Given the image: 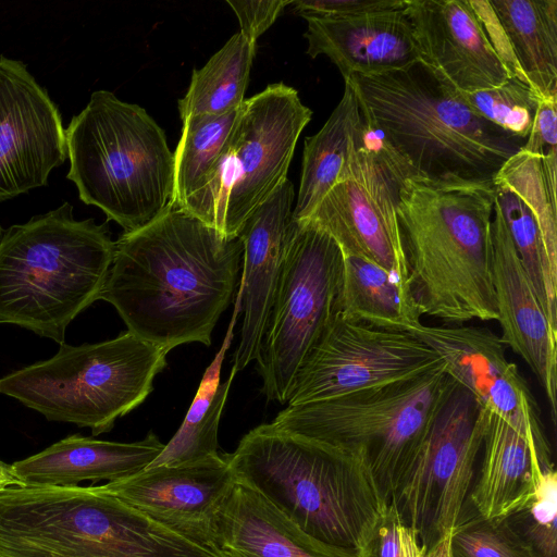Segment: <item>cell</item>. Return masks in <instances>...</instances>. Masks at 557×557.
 I'll use <instances>...</instances> for the list:
<instances>
[{
  "label": "cell",
  "mask_w": 557,
  "mask_h": 557,
  "mask_svg": "<svg viewBox=\"0 0 557 557\" xmlns=\"http://www.w3.org/2000/svg\"><path fill=\"white\" fill-rule=\"evenodd\" d=\"M242 260L238 237L169 205L115 242L99 299L116 309L128 332L168 352L187 343L210 346Z\"/></svg>",
  "instance_id": "6da1fadb"
},
{
  "label": "cell",
  "mask_w": 557,
  "mask_h": 557,
  "mask_svg": "<svg viewBox=\"0 0 557 557\" xmlns=\"http://www.w3.org/2000/svg\"><path fill=\"white\" fill-rule=\"evenodd\" d=\"M362 114L421 180L487 185L527 139L479 116L459 90L422 60L379 75H351Z\"/></svg>",
  "instance_id": "7a4b0ae2"
},
{
  "label": "cell",
  "mask_w": 557,
  "mask_h": 557,
  "mask_svg": "<svg viewBox=\"0 0 557 557\" xmlns=\"http://www.w3.org/2000/svg\"><path fill=\"white\" fill-rule=\"evenodd\" d=\"M495 187L407 180L396 203L410 294L445 325L497 320L491 220Z\"/></svg>",
  "instance_id": "3957f363"
},
{
  "label": "cell",
  "mask_w": 557,
  "mask_h": 557,
  "mask_svg": "<svg viewBox=\"0 0 557 557\" xmlns=\"http://www.w3.org/2000/svg\"><path fill=\"white\" fill-rule=\"evenodd\" d=\"M225 457L236 483L315 541L356 556L387 504L366 463L271 423L250 430Z\"/></svg>",
  "instance_id": "277c9868"
},
{
  "label": "cell",
  "mask_w": 557,
  "mask_h": 557,
  "mask_svg": "<svg viewBox=\"0 0 557 557\" xmlns=\"http://www.w3.org/2000/svg\"><path fill=\"white\" fill-rule=\"evenodd\" d=\"M114 252L108 227L76 220L70 202L0 226V323L63 344L69 324L99 299Z\"/></svg>",
  "instance_id": "5b68a950"
},
{
  "label": "cell",
  "mask_w": 557,
  "mask_h": 557,
  "mask_svg": "<svg viewBox=\"0 0 557 557\" xmlns=\"http://www.w3.org/2000/svg\"><path fill=\"white\" fill-rule=\"evenodd\" d=\"M66 178L79 199L124 233L157 219L170 205L174 157L163 129L138 104L97 90L65 128Z\"/></svg>",
  "instance_id": "8992f818"
},
{
  "label": "cell",
  "mask_w": 557,
  "mask_h": 557,
  "mask_svg": "<svg viewBox=\"0 0 557 557\" xmlns=\"http://www.w3.org/2000/svg\"><path fill=\"white\" fill-rule=\"evenodd\" d=\"M455 384L442 361L411 380L286 406L271 424L362 461L389 503Z\"/></svg>",
  "instance_id": "52a82bcc"
},
{
  "label": "cell",
  "mask_w": 557,
  "mask_h": 557,
  "mask_svg": "<svg viewBox=\"0 0 557 557\" xmlns=\"http://www.w3.org/2000/svg\"><path fill=\"white\" fill-rule=\"evenodd\" d=\"M166 355L128 331L95 344L63 343L52 358L1 377L0 393L50 421L89 428L96 436L146 400Z\"/></svg>",
  "instance_id": "ba28073f"
},
{
  "label": "cell",
  "mask_w": 557,
  "mask_h": 557,
  "mask_svg": "<svg viewBox=\"0 0 557 557\" xmlns=\"http://www.w3.org/2000/svg\"><path fill=\"white\" fill-rule=\"evenodd\" d=\"M410 178L411 166L361 113L338 181L304 221L327 233L343 255L369 260L408 285L396 203Z\"/></svg>",
  "instance_id": "9c48e42d"
},
{
  "label": "cell",
  "mask_w": 557,
  "mask_h": 557,
  "mask_svg": "<svg viewBox=\"0 0 557 557\" xmlns=\"http://www.w3.org/2000/svg\"><path fill=\"white\" fill-rule=\"evenodd\" d=\"M343 253L308 221H293L257 357L262 393L286 404L295 375L336 312Z\"/></svg>",
  "instance_id": "30bf717a"
},
{
  "label": "cell",
  "mask_w": 557,
  "mask_h": 557,
  "mask_svg": "<svg viewBox=\"0 0 557 557\" xmlns=\"http://www.w3.org/2000/svg\"><path fill=\"white\" fill-rule=\"evenodd\" d=\"M487 422L488 411L456 383L392 495L426 549L451 534L468 506Z\"/></svg>",
  "instance_id": "8fae6325"
},
{
  "label": "cell",
  "mask_w": 557,
  "mask_h": 557,
  "mask_svg": "<svg viewBox=\"0 0 557 557\" xmlns=\"http://www.w3.org/2000/svg\"><path fill=\"white\" fill-rule=\"evenodd\" d=\"M441 363L436 352L410 333L352 322L335 312L298 369L286 405L411 380Z\"/></svg>",
  "instance_id": "7c38bea8"
},
{
  "label": "cell",
  "mask_w": 557,
  "mask_h": 557,
  "mask_svg": "<svg viewBox=\"0 0 557 557\" xmlns=\"http://www.w3.org/2000/svg\"><path fill=\"white\" fill-rule=\"evenodd\" d=\"M311 116L297 90L283 83L242 103L227 158L230 190L222 234L237 237L249 213L287 178L297 140Z\"/></svg>",
  "instance_id": "4fadbf2b"
},
{
  "label": "cell",
  "mask_w": 557,
  "mask_h": 557,
  "mask_svg": "<svg viewBox=\"0 0 557 557\" xmlns=\"http://www.w3.org/2000/svg\"><path fill=\"white\" fill-rule=\"evenodd\" d=\"M67 158L58 107L20 60L0 54V202L46 186Z\"/></svg>",
  "instance_id": "5bb4252c"
},
{
  "label": "cell",
  "mask_w": 557,
  "mask_h": 557,
  "mask_svg": "<svg viewBox=\"0 0 557 557\" xmlns=\"http://www.w3.org/2000/svg\"><path fill=\"white\" fill-rule=\"evenodd\" d=\"M408 333L441 358L448 375L479 404L553 453L537 403L516 363L510 362L500 337L487 327L426 325Z\"/></svg>",
  "instance_id": "9a60e30c"
},
{
  "label": "cell",
  "mask_w": 557,
  "mask_h": 557,
  "mask_svg": "<svg viewBox=\"0 0 557 557\" xmlns=\"http://www.w3.org/2000/svg\"><path fill=\"white\" fill-rule=\"evenodd\" d=\"M234 485L225 454H218L191 465L146 468L98 486L190 541L218 549L220 512Z\"/></svg>",
  "instance_id": "2e32d148"
},
{
  "label": "cell",
  "mask_w": 557,
  "mask_h": 557,
  "mask_svg": "<svg viewBox=\"0 0 557 557\" xmlns=\"http://www.w3.org/2000/svg\"><path fill=\"white\" fill-rule=\"evenodd\" d=\"M492 275L499 336L528 364L546 395L552 421L557 418V330L535 295L494 201L491 220Z\"/></svg>",
  "instance_id": "e0dca14e"
},
{
  "label": "cell",
  "mask_w": 557,
  "mask_h": 557,
  "mask_svg": "<svg viewBox=\"0 0 557 557\" xmlns=\"http://www.w3.org/2000/svg\"><path fill=\"white\" fill-rule=\"evenodd\" d=\"M405 13L421 60L459 91L494 88L511 77L470 0H407Z\"/></svg>",
  "instance_id": "ac0fdd59"
},
{
  "label": "cell",
  "mask_w": 557,
  "mask_h": 557,
  "mask_svg": "<svg viewBox=\"0 0 557 557\" xmlns=\"http://www.w3.org/2000/svg\"><path fill=\"white\" fill-rule=\"evenodd\" d=\"M294 198L286 178L249 213L237 236L243 245L244 312L233 360L237 372L258 357L294 221Z\"/></svg>",
  "instance_id": "d6986e66"
},
{
  "label": "cell",
  "mask_w": 557,
  "mask_h": 557,
  "mask_svg": "<svg viewBox=\"0 0 557 557\" xmlns=\"http://www.w3.org/2000/svg\"><path fill=\"white\" fill-rule=\"evenodd\" d=\"M306 21L307 53L312 59L326 55L344 79L401 70L421 60L405 9Z\"/></svg>",
  "instance_id": "ffe728a7"
},
{
  "label": "cell",
  "mask_w": 557,
  "mask_h": 557,
  "mask_svg": "<svg viewBox=\"0 0 557 557\" xmlns=\"http://www.w3.org/2000/svg\"><path fill=\"white\" fill-rule=\"evenodd\" d=\"M164 444L150 431L132 443L66 436L46 449L11 465L22 485L76 486L112 482L145 470Z\"/></svg>",
  "instance_id": "44dd1931"
},
{
  "label": "cell",
  "mask_w": 557,
  "mask_h": 557,
  "mask_svg": "<svg viewBox=\"0 0 557 557\" xmlns=\"http://www.w3.org/2000/svg\"><path fill=\"white\" fill-rule=\"evenodd\" d=\"M555 467L553 454L533 437L488 412L479 472L468 505L479 516H507L531 493L541 471Z\"/></svg>",
  "instance_id": "7402d4cb"
},
{
  "label": "cell",
  "mask_w": 557,
  "mask_h": 557,
  "mask_svg": "<svg viewBox=\"0 0 557 557\" xmlns=\"http://www.w3.org/2000/svg\"><path fill=\"white\" fill-rule=\"evenodd\" d=\"M216 547L225 557H357L315 541L236 482L220 512Z\"/></svg>",
  "instance_id": "603a6c76"
},
{
  "label": "cell",
  "mask_w": 557,
  "mask_h": 557,
  "mask_svg": "<svg viewBox=\"0 0 557 557\" xmlns=\"http://www.w3.org/2000/svg\"><path fill=\"white\" fill-rule=\"evenodd\" d=\"M518 77L557 97V0H488Z\"/></svg>",
  "instance_id": "cb8c5ba5"
},
{
  "label": "cell",
  "mask_w": 557,
  "mask_h": 557,
  "mask_svg": "<svg viewBox=\"0 0 557 557\" xmlns=\"http://www.w3.org/2000/svg\"><path fill=\"white\" fill-rule=\"evenodd\" d=\"M336 312L369 326L409 332L421 323V312L409 286L377 264L343 255Z\"/></svg>",
  "instance_id": "d4e9b609"
},
{
  "label": "cell",
  "mask_w": 557,
  "mask_h": 557,
  "mask_svg": "<svg viewBox=\"0 0 557 557\" xmlns=\"http://www.w3.org/2000/svg\"><path fill=\"white\" fill-rule=\"evenodd\" d=\"M243 286L234 304V310L223 344L206 369L186 417L162 451L147 467L191 465L218 455V430L222 411L237 371L221 382V368L227 348L232 344L234 326L242 311Z\"/></svg>",
  "instance_id": "484cf974"
},
{
  "label": "cell",
  "mask_w": 557,
  "mask_h": 557,
  "mask_svg": "<svg viewBox=\"0 0 557 557\" xmlns=\"http://www.w3.org/2000/svg\"><path fill=\"white\" fill-rule=\"evenodd\" d=\"M360 117L356 95L345 83L343 97L325 124L317 134L305 138L294 221L307 220L338 181Z\"/></svg>",
  "instance_id": "4316f807"
},
{
  "label": "cell",
  "mask_w": 557,
  "mask_h": 557,
  "mask_svg": "<svg viewBox=\"0 0 557 557\" xmlns=\"http://www.w3.org/2000/svg\"><path fill=\"white\" fill-rule=\"evenodd\" d=\"M256 44L239 32L215 52L200 70H195L184 98L178 100L182 121L193 115H223L245 101Z\"/></svg>",
  "instance_id": "83f0119b"
},
{
  "label": "cell",
  "mask_w": 557,
  "mask_h": 557,
  "mask_svg": "<svg viewBox=\"0 0 557 557\" xmlns=\"http://www.w3.org/2000/svg\"><path fill=\"white\" fill-rule=\"evenodd\" d=\"M239 108L223 115H193L183 120L173 153L174 188L170 205L181 208L214 175L231 146Z\"/></svg>",
  "instance_id": "f1b7e54d"
},
{
  "label": "cell",
  "mask_w": 557,
  "mask_h": 557,
  "mask_svg": "<svg viewBox=\"0 0 557 557\" xmlns=\"http://www.w3.org/2000/svg\"><path fill=\"white\" fill-rule=\"evenodd\" d=\"M557 151L530 154L522 150L513 154L499 170L493 182L516 193L534 214L542 235L552 272L557 275Z\"/></svg>",
  "instance_id": "f546056e"
},
{
  "label": "cell",
  "mask_w": 557,
  "mask_h": 557,
  "mask_svg": "<svg viewBox=\"0 0 557 557\" xmlns=\"http://www.w3.org/2000/svg\"><path fill=\"white\" fill-rule=\"evenodd\" d=\"M495 203L550 325L557 330V275L548 264L536 219L523 200L504 184L493 182Z\"/></svg>",
  "instance_id": "4dcf8cb0"
},
{
  "label": "cell",
  "mask_w": 557,
  "mask_h": 557,
  "mask_svg": "<svg viewBox=\"0 0 557 557\" xmlns=\"http://www.w3.org/2000/svg\"><path fill=\"white\" fill-rule=\"evenodd\" d=\"M534 557H557V472L539 474L533 490L504 517Z\"/></svg>",
  "instance_id": "1f68e13d"
},
{
  "label": "cell",
  "mask_w": 557,
  "mask_h": 557,
  "mask_svg": "<svg viewBox=\"0 0 557 557\" xmlns=\"http://www.w3.org/2000/svg\"><path fill=\"white\" fill-rule=\"evenodd\" d=\"M459 92L479 116L517 137L528 138L541 99L530 85L518 77H510L494 88Z\"/></svg>",
  "instance_id": "d6a6232c"
},
{
  "label": "cell",
  "mask_w": 557,
  "mask_h": 557,
  "mask_svg": "<svg viewBox=\"0 0 557 557\" xmlns=\"http://www.w3.org/2000/svg\"><path fill=\"white\" fill-rule=\"evenodd\" d=\"M453 557H534L504 517L486 519L469 505L450 534Z\"/></svg>",
  "instance_id": "836d02e7"
},
{
  "label": "cell",
  "mask_w": 557,
  "mask_h": 557,
  "mask_svg": "<svg viewBox=\"0 0 557 557\" xmlns=\"http://www.w3.org/2000/svg\"><path fill=\"white\" fill-rule=\"evenodd\" d=\"M426 548L401 519L395 504H385L357 557H423Z\"/></svg>",
  "instance_id": "e575fe53"
},
{
  "label": "cell",
  "mask_w": 557,
  "mask_h": 557,
  "mask_svg": "<svg viewBox=\"0 0 557 557\" xmlns=\"http://www.w3.org/2000/svg\"><path fill=\"white\" fill-rule=\"evenodd\" d=\"M407 0H296L294 11L305 20L358 15L405 9Z\"/></svg>",
  "instance_id": "d590c367"
},
{
  "label": "cell",
  "mask_w": 557,
  "mask_h": 557,
  "mask_svg": "<svg viewBox=\"0 0 557 557\" xmlns=\"http://www.w3.org/2000/svg\"><path fill=\"white\" fill-rule=\"evenodd\" d=\"M236 14L239 33L250 42L257 39L276 21L290 0H226Z\"/></svg>",
  "instance_id": "8d00e7d4"
},
{
  "label": "cell",
  "mask_w": 557,
  "mask_h": 557,
  "mask_svg": "<svg viewBox=\"0 0 557 557\" xmlns=\"http://www.w3.org/2000/svg\"><path fill=\"white\" fill-rule=\"evenodd\" d=\"M521 150L536 156L557 151V97H541L531 132Z\"/></svg>",
  "instance_id": "74e56055"
},
{
  "label": "cell",
  "mask_w": 557,
  "mask_h": 557,
  "mask_svg": "<svg viewBox=\"0 0 557 557\" xmlns=\"http://www.w3.org/2000/svg\"><path fill=\"white\" fill-rule=\"evenodd\" d=\"M423 557H453L450 550V534L428 548Z\"/></svg>",
  "instance_id": "f35d334b"
},
{
  "label": "cell",
  "mask_w": 557,
  "mask_h": 557,
  "mask_svg": "<svg viewBox=\"0 0 557 557\" xmlns=\"http://www.w3.org/2000/svg\"><path fill=\"white\" fill-rule=\"evenodd\" d=\"M16 485H22V483L13 473L11 465L0 460V491Z\"/></svg>",
  "instance_id": "ab89813d"
}]
</instances>
